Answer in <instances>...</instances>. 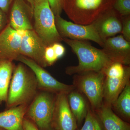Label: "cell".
<instances>
[{
    "instance_id": "obj_23",
    "label": "cell",
    "mask_w": 130,
    "mask_h": 130,
    "mask_svg": "<svg viewBox=\"0 0 130 130\" xmlns=\"http://www.w3.org/2000/svg\"><path fill=\"white\" fill-rule=\"evenodd\" d=\"M44 58L47 66H52L58 60L52 45L46 47L44 52Z\"/></svg>"
},
{
    "instance_id": "obj_5",
    "label": "cell",
    "mask_w": 130,
    "mask_h": 130,
    "mask_svg": "<svg viewBox=\"0 0 130 130\" xmlns=\"http://www.w3.org/2000/svg\"><path fill=\"white\" fill-rule=\"evenodd\" d=\"M103 71L105 76L103 102L112 107L126 85L130 82V66L113 62Z\"/></svg>"
},
{
    "instance_id": "obj_29",
    "label": "cell",
    "mask_w": 130,
    "mask_h": 130,
    "mask_svg": "<svg viewBox=\"0 0 130 130\" xmlns=\"http://www.w3.org/2000/svg\"><path fill=\"white\" fill-rule=\"evenodd\" d=\"M24 130H40L30 120L25 118L23 123Z\"/></svg>"
},
{
    "instance_id": "obj_4",
    "label": "cell",
    "mask_w": 130,
    "mask_h": 130,
    "mask_svg": "<svg viewBox=\"0 0 130 130\" xmlns=\"http://www.w3.org/2000/svg\"><path fill=\"white\" fill-rule=\"evenodd\" d=\"M34 30L45 45L63 41L55 26V15L47 0H33Z\"/></svg>"
},
{
    "instance_id": "obj_11",
    "label": "cell",
    "mask_w": 130,
    "mask_h": 130,
    "mask_svg": "<svg viewBox=\"0 0 130 130\" xmlns=\"http://www.w3.org/2000/svg\"><path fill=\"white\" fill-rule=\"evenodd\" d=\"M8 15V24L15 30L34 29L33 8L25 0H14Z\"/></svg>"
},
{
    "instance_id": "obj_18",
    "label": "cell",
    "mask_w": 130,
    "mask_h": 130,
    "mask_svg": "<svg viewBox=\"0 0 130 130\" xmlns=\"http://www.w3.org/2000/svg\"><path fill=\"white\" fill-rule=\"evenodd\" d=\"M74 90L68 94V101L70 109L76 120L78 127H79L85 119L89 108L83 96Z\"/></svg>"
},
{
    "instance_id": "obj_17",
    "label": "cell",
    "mask_w": 130,
    "mask_h": 130,
    "mask_svg": "<svg viewBox=\"0 0 130 130\" xmlns=\"http://www.w3.org/2000/svg\"><path fill=\"white\" fill-rule=\"evenodd\" d=\"M97 116L104 130H130L129 123L123 120L112 109V106L103 103L96 110Z\"/></svg>"
},
{
    "instance_id": "obj_2",
    "label": "cell",
    "mask_w": 130,
    "mask_h": 130,
    "mask_svg": "<svg viewBox=\"0 0 130 130\" xmlns=\"http://www.w3.org/2000/svg\"><path fill=\"white\" fill-rule=\"evenodd\" d=\"M13 73L6 102L9 108L28 104L36 95L38 88L35 74L23 63L14 67Z\"/></svg>"
},
{
    "instance_id": "obj_22",
    "label": "cell",
    "mask_w": 130,
    "mask_h": 130,
    "mask_svg": "<svg viewBox=\"0 0 130 130\" xmlns=\"http://www.w3.org/2000/svg\"><path fill=\"white\" fill-rule=\"evenodd\" d=\"M112 8L122 17L130 15V0H115Z\"/></svg>"
},
{
    "instance_id": "obj_15",
    "label": "cell",
    "mask_w": 130,
    "mask_h": 130,
    "mask_svg": "<svg viewBox=\"0 0 130 130\" xmlns=\"http://www.w3.org/2000/svg\"><path fill=\"white\" fill-rule=\"evenodd\" d=\"M102 47L103 51L113 62L129 66L130 42L121 34L107 38Z\"/></svg>"
},
{
    "instance_id": "obj_7",
    "label": "cell",
    "mask_w": 130,
    "mask_h": 130,
    "mask_svg": "<svg viewBox=\"0 0 130 130\" xmlns=\"http://www.w3.org/2000/svg\"><path fill=\"white\" fill-rule=\"evenodd\" d=\"M74 75V87L84 94L93 109H99L103 103V71L86 72Z\"/></svg>"
},
{
    "instance_id": "obj_1",
    "label": "cell",
    "mask_w": 130,
    "mask_h": 130,
    "mask_svg": "<svg viewBox=\"0 0 130 130\" xmlns=\"http://www.w3.org/2000/svg\"><path fill=\"white\" fill-rule=\"evenodd\" d=\"M63 41L71 48L78 59L76 66L68 67L67 74L75 75L89 71H101L113 63L103 52L93 46L86 41H79L63 38Z\"/></svg>"
},
{
    "instance_id": "obj_16",
    "label": "cell",
    "mask_w": 130,
    "mask_h": 130,
    "mask_svg": "<svg viewBox=\"0 0 130 130\" xmlns=\"http://www.w3.org/2000/svg\"><path fill=\"white\" fill-rule=\"evenodd\" d=\"M28 108L23 104L0 113V127L6 130H24L23 123Z\"/></svg>"
},
{
    "instance_id": "obj_10",
    "label": "cell",
    "mask_w": 130,
    "mask_h": 130,
    "mask_svg": "<svg viewBox=\"0 0 130 130\" xmlns=\"http://www.w3.org/2000/svg\"><path fill=\"white\" fill-rule=\"evenodd\" d=\"M20 55L31 59L42 67H47L44 58L47 46L34 30L20 31Z\"/></svg>"
},
{
    "instance_id": "obj_28",
    "label": "cell",
    "mask_w": 130,
    "mask_h": 130,
    "mask_svg": "<svg viewBox=\"0 0 130 130\" xmlns=\"http://www.w3.org/2000/svg\"><path fill=\"white\" fill-rule=\"evenodd\" d=\"M14 0H0V9L8 14L9 9Z\"/></svg>"
},
{
    "instance_id": "obj_31",
    "label": "cell",
    "mask_w": 130,
    "mask_h": 130,
    "mask_svg": "<svg viewBox=\"0 0 130 130\" xmlns=\"http://www.w3.org/2000/svg\"><path fill=\"white\" fill-rule=\"evenodd\" d=\"M0 130H6L5 129H3V128H1L0 127Z\"/></svg>"
},
{
    "instance_id": "obj_9",
    "label": "cell",
    "mask_w": 130,
    "mask_h": 130,
    "mask_svg": "<svg viewBox=\"0 0 130 130\" xmlns=\"http://www.w3.org/2000/svg\"><path fill=\"white\" fill-rule=\"evenodd\" d=\"M16 60L26 65L34 73L37 81L38 88L43 91L56 94H69L75 89L73 85H68L56 80L43 67L35 61L23 55H20Z\"/></svg>"
},
{
    "instance_id": "obj_14",
    "label": "cell",
    "mask_w": 130,
    "mask_h": 130,
    "mask_svg": "<svg viewBox=\"0 0 130 130\" xmlns=\"http://www.w3.org/2000/svg\"><path fill=\"white\" fill-rule=\"evenodd\" d=\"M21 32L8 24L0 33V59L13 61L20 55Z\"/></svg>"
},
{
    "instance_id": "obj_20",
    "label": "cell",
    "mask_w": 130,
    "mask_h": 130,
    "mask_svg": "<svg viewBox=\"0 0 130 130\" xmlns=\"http://www.w3.org/2000/svg\"><path fill=\"white\" fill-rule=\"evenodd\" d=\"M112 106L116 109L120 118L128 123L130 122V82L126 85Z\"/></svg>"
},
{
    "instance_id": "obj_25",
    "label": "cell",
    "mask_w": 130,
    "mask_h": 130,
    "mask_svg": "<svg viewBox=\"0 0 130 130\" xmlns=\"http://www.w3.org/2000/svg\"><path fill=\"white\" fill-rule=\"evenodd\" d=\"M55 16L61 15L63 11V0H47Z\"/></svg>"
},
{
    "instance_id": "obj_19",
    "label": "cell",
    "mask_w": 130,
    "mask_h": 130,
    "mask_svg": "<svg viewBox=\"0 0 130 130\" xmlns=\"http://www.w3.org/2000/svg\"><path fill=\"white\" fill-rule=\"evenodd\" d=\"M14 68L12 61L0 59V104L6 102Z\"/></svg>"
},
{
    "instance_id": "obj_24",
    "label": "cell",
    "mask_w": 130,
    "mask_h": 130,
    "mask_svg": "<svg viewBox=\"0 0 130 130\" xmlns=\"http://www.w3.org/2000/svg\"><path fill=\"white\" fill-rule=\"evenodd\" d=\"M121 35L126 41L130 42V15L122 17Z\"/></svg>"
},
{
    "instance_id": "obj_30",
    "label": "cell",
    "mask_w": 130,
    "mask_h": 130,
    "mask_svg": "<svg viewBox=\"0 0 130 130\" xmlns=\"http://www.w3.org/2000/svg\"><path fill=\"white\" fill-rule=\"evenodd\" d=\"M25 1L33 8V7H34V1L33 0H25Z\"/></svg>"
},
{
    "instance_id": "obj_21",
    "label": "cell",
    "mask_w": 130,
    "mask_h": 130,
    "mask_svg": "<svg viewBox=\"0 0 130 130\" xmlns=\"http://www.w3.org/2000/svg\"><path fill=\"white\" fill-rule=\"evenodd\" d=\"M76 130H104L97 115L89 108L84 123L80 129Z\"/></svg>"
},
{
    "instance_id": "obj_32",
    "label": "cell",
    "mask_w": 130,
    "mask_h": 130,
    "mask_svg": "<svg viewBox=\"0 0 130 130\" xmlns=\"http://www.w3.org/2000/svg\"></svg>"
},
{
    "instance_id": "obj_12",
    "label": "cell",
    "mask_w": 130,
    "mask_h": 130,
    "mask_svg": "<svg viewBox=\"0 0 130 130\" xmlns=\"http://www.w3.org/2000/svg\"><path fill=\"white\" fill-rule=\"evenodd\" d=\"M67 95L63 93L56 94L53 120L54 130H76L78 129L76 120L70 109Z\"/></svg>"
},
{
    "instance_id": "obj_13",
    "label": "cell",
    "mask_w": 130,
    "mask_h": 130,
    "mask_svg": "<svg viewBox=\"0 0 130 130\" xmlns=\"http://www.w3.org/2000/svg\"><path fill=\"white\" fill-rule=\"evenodd\" d=\"M122 19L112 8L102 13L91 24L103 42L107 38L121 34Z\"/></svg>"
},
{
    "instance_id": "obj_26",
    "label": "cell",
    "mask_w": 130,
    "mask_h": 130,
    "mask_svg": "<svg viewBox=\"0 0 130 130\" xmlns=\"http://www.w3.org/2000/svg\"><path fill=\"white\" fill-rule=\"evenodd\" d=\"M58 59L62 58L66 53V49L60 42L55 43L51 44Z\"/></svg>"
},
{
    "instance_id": "obj_3",
    "label": "cell",
    "mask_w": 130,
    "mask_h": 130,
    "mask_svg": "<svg viewBox=\"0 0 130 130\" xmlns=\"http://www.w3.org/2000/svg\"><path fill=\"white\" fill-rule=\"evenodd\" d=\"M115 0H63V10L73 23H92L102 13L112 8Z\"/></svg>"
},
{
    "instance_id": "obj_6",
    "label": "cell",
    "mask_w": 130,
    "mask_h": 130,
    "mask_svg": "<svg viewBox=\"0 0 130 130\" xmlns=\"http://www.w3.org/2000/svg\"><path fill=\"white\" fill-rule=\"evenodd\" d=\"M53 94L41 92L36 95L28 107L26 115L40 130H54L53 120L56 96Z\"/></svg>"
},
{
    "instance_id": "obj_27",
    "label": "cell",
    "mask_w": 130,
    "mask_h": 130,
    "mask_svg": "<svg viewBox=\"0 0 130 130\" xmlns=\"http://www.w3.org/2000/svg\"><path fill=\"white\" fill-rule=\"evenodd\" d=\"M8 15L0 9V33L8 24Z\"/></svg>"
},
{
    "instance_id": "obj_8",
    "label": "cell",
    "mask_w": 130,
    "mask_h": 130,
    "mask_svg": "<svg viewBox=\"0 0 130 130\" xmlns=\"http://www.w3.org/2000/svg\"><path fill=\"white\" fill-rule=\"evenodd\" d=\"M57 31L61 37L71 40L93 41L102 47L103 42L91 24L82 25L68 21L61 15L55 16Z\"/></svg>"
}]
</instances>
